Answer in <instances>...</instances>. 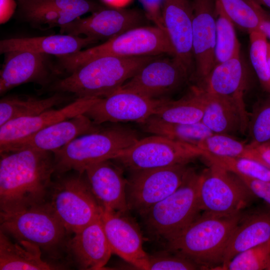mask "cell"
Wrapping results in <instances>:
<instances>
[{
	"mask_svg": "<svg viewBox=\"0 0 270 270\" xmlns=\"http://www.w3.org/2000/svg\"><path fill=\"white\" fill-rule=\"evenodd\" d=\"M54 172L52 152L24 148L1 152L0 212H15L46 202Z\"/></svg>",
	"mask_w": 270,
	"mask_h": 270,
	"instance_id": "obj_1",
	"label": "cell"
},
{
	"mask_svg": "<svg viewBox=\"0 0 270 270\" xmlns=\"http://www.w3.org/2000/svg\"><path fill=\"white\" fill-rule=\"evenodd\" d=\"M242 217L241 212L228 216L203 213L167 242L168 248L202 269L217 270L223 263L230 238Z\"/></svg>",
	"mask_w": 270,
	"mask_h": 270,
	"instance_id": "obj_2",
	"label": "cell"
},
{
	"mask_svg": "<svg viewBox=\"0 0 270 270\" xmlns=\"http://www.w3.org/2000/svg\"><path fill=\"white\" fill-rule=\"evenodd\" d=\"M157 56H104L76 68L52 86L54 90L78 98H104L118 90L144 64Z\"/></svg>",
	"mask_w": 270,
	"mask_h": 270,
	"instance_id": "obj_3",
	"label": "cell"
},
{
	"mask_svg": "<svg viewBox=\"0 0 270 270\" xmlns=\"http://www.w3.org/2000/svg\"><path fill=\"white\" fill-rule=\"evenodd\" d=\"M102 127L53 152L54 174L84 172L93 164L114 159L139 140L136 131L130 128L118 124Z\"/></svg>",
	"mask_w": 270,
	"mask_h": 270,
	"instance_id": "obj_4",
	"label": "cell"
},
{
	"mask_svg": "<svg viewBox=\"0 0 270 270\" xmlns=\"http://www.w3.org/2000/svg\"><path fill=\"white\" fill-rule=\"evenodd\" d=\"M166 54L174 56V49L165 30L154 25L132 28L98 46L58 58L60 68L70 74L82 64L102 56L132 57Z\"/></svg>",
	"mask_w": 270,
	"mask_h": 270,
	"instance_id": "obj_5",
	"label": "cell"
},
{
	"mask_svg": "<svg viewBox=\"0 0 270 270\" xmlns=\"http://www.w3.org/2000/svg\"><path fill=\"white\" fill-rule=\"evenodd\" d=\"M0 220L1 230L38 246L52 258L59 257L60 250H67L68 232L47 201L20 210L0 212Z\"/></svg>",
	"mask_w": 270,
	"mask_h": 270,
	"instance_id": "obj_6",
	"label": "cell"
},
{
	"mask_svg": "<svg viewBox=\"0 0 270 270\" xmlns=\"http://www.w3.org/2000/svg\"><path fill=\"white\" fill-rule=\"evenodd\" d=\"M56 174L48 202L68 232L74 234L101 218L103 208L92 192L84 172Z\"/></svg>",
	"mask_w": 270,
	"mask_h": 270,
	"instance_id": "obj_7",
	"label": "cell"
},
{
	"mask_svg": "<svg viewBox=\"0 0 270 270\" xmlns=\"http://www.w3.org/2000/svg\"><path fill=\"white\" fill-rule=\"evenodd\" d=\"M199 177L192 169L176 190L141 214L150 233L168 242L198 216Z\"/></svg>",
	"mask_w": 270,
	"mask_h": 270,
	"instance_id": "obj_8",
	"label": "cell"
},
{
	"mask_svg": "<svg viewBox=\"0 0 270 270\" xmlns=\"http://www.w3.org/2000/svg\"><path fill=\"white\" fill-rule=\"evenodd\" d=\"M198 195L200 211L220 216L240 213L254 196L237 175L210 164L200 174Z\"/></svg>",
	"mask_w": 270,
	"mask_h": 270,
	"instance_id": "obj_9",
	"label": "cell"
},
{
	"mask_svg": "<svg viewBox=\"0 0 270 270\" xmlns=\"http://www.w3.org/2000/svg\"><path fill=\"white\" fill-rule=\"evenodd\" d=\"M153 135L139 139L112 160L130 172L187 164L204 154L196 146Z\"/></svg>",
	"mask_w": 270,
	"mask_h": 270,
	"instance_id": "obj_10",
	"label": "cell"
},
{
	"mask_svg": "<svg viewBox=\"0 0 270 270\" xmlns=\"http://www.w3.org/2000/svg\"><path fill=\"white\" fill-rule=\"evenodd\" d=\"M191 170L180 164L130 172L126 188L129 209L142 214L176 190Z\"/></svg>",
	"mask_w": 270,
	"mask_h": 270,
	"instance_id": "obj_11",
	"label": "cell"
},
{
	"mask_svg": "<svg viewBox=\"0 0 270 270\" xmlns=\"http://www.w3.org/2000/svg\"><path fill=\"white\" fill-rule=\"evenodd\" d=\"M192 73L176 56H159L142 66L119 89L150 98L163 99L182 86Z\"/></svg>",
	"mask_w": 270,
	"mask_h": 270,
	"instance_id": "obj_12",
	"label": "cell"
},
{
	"mask_svg": "<svg viewBox=\"0 0 270 270\" xmlns=\"http://www.w3.org/2000/svg\"><path fill=\"white\" fill-rule=\"evenodd\" d=\"M150 20L144 10L112 6L101 8L85 18H78L60 28V33L107 40Z\"/></svg>",
	"mask_w": 270,
	"mask_h": 270,
	"instance_id": "obj_13",
	"label": "cell"
},
{
	"mask_svg": "<svg viewBox=\"0 0 270 270\" xmlns=\"http://www.w3.org/2000/svg\"><path fill=\"white\" fill-rule=\"evenodd\" d=\"M164 99L150 98L119 89L99 98L84 114L98 125L107 122H128L142 124L156 112Z\"/></svg>",
	"mask_w": 270,
	"mask_h": 270,
	"instance_id": "obj_14",
	"label": "cell"
},
{
	"mask_svg": "<svg viewBox=\"0 0 270 270\" xmlns=\"http://www.w3.org/2000/svg\"><path fill=\"white\" fill-rule=\"evenodd\" d=\"M192 2L195 74L202 82L216 64V0H192Z\"/></svg>",
	"mask_w": 270,
	"mask_h": 270,
	"instance_id": "obj_15",
	"label": "cell"
},
{
	"mask_svg": "<svg viewBox=\"0 0 270 270\" xmlns=\"http://www.w3.org/2000/svg\"><path fill=\"white\" fill-rule=\"evenodd\" d=\"M0 72V94L28 82L45 85L50 82L53 74L60 70L53 68L49 55L25 50L6 52Z\"/></svg>",
	"mask_w": 270,
	"mask_h": 270,
	"instance_id": "obj_16",
	"label": "cell"
},
{
	"mask_svg": "<svg viewBox=\"0 0 270 270\" xmlns=\"http://www.w3.org/2000/svg\"><path fill=\"white\" fill-rule=\"evenodd\" d=\"M101 220L112 253L137 269L148 270L149 256L138 226L124 214L112 210H104Z\"/></svg>",
	"mask_w": 270,
	"mask_h": 270,
	"instance_id": "obj_17",
	"label": "cell"
},
{
	"mask_svg": "<svg viewBox=\"0 0 270 270\" xmlns=\"http://www.w3.org/2000/svg\"><path fill=\"white\" fill-rule=\"evenodd\" d=\"M101 126L84 114L58 122L20 140L0 148V153L24 148L53 152L75 138L93 132Z\"/></svg>",
	"mask_w": 270,
	"mask_h": 270,
	"instance_id": "obj_18",
	"label": "cell"
},
{
	"mask_svg": "<svg viewBox=\"0 0 270 270\" xmlns=\"http://www.w3.org/2000/svg\"><path fill=\"white\" fill-rule=\"evenodd\" d=\"M100 98H77L58 110L10 120L0 126V148L20 140L58 122L84 114Z\"/></svg>",
	"mask_w": 270,
	"mask_h": 270,
	"instance_id": "obj_19",
	"label": "cell"
},
{
	"mask_svg": "<svg viewBox=\"0 0 270 270\" xmlns=\"http://www.w3.org/2000/svg\"><path fill=\"white\" fill-rule=\"evenodd\" d=\"M163 27L174 50V56L193 71V10L192 0H164Z\"/></svg>",
	"mask_w": 270,
	"mask_h": 270,
	"instance_id": "obj_20",
	"label": "cell"
},
{
	"mask_svg": "<svg viewBox=\"0 0 270 270\" xmlns=\"http://www.w3.org/2000/svg\"><path fill=\"white\" fill-rule=\"evenodd\" d=\"M84 172L92 192L104 210L124 214L128 211L127 180L120 168L106 160L88 166Z\"/></svg>",
	"mask_w": 270,
	"mask_h": 270,
	"instance_id": "obj_21",
	"label": "cell"
},
{
	"mask_svg": "<svg viewBox=\"0 0 270 270\" xmlns=\"http://www.w3.org/2000/svg\"><path fill=\"white\" fill-rule=\"evenodd\" d=\"M66 251L82 269H102L112 252L101 218L75 233L68 242Z\"/></svg>",
	"mask_w": 270,
	"mask_h": 270,
	"instance_id": "obj_22",
	"label": "cell"
},
{
	"mask_svg": "<svg viewBox=\"0 0 270 270\" xmlns=\"http://www.w3.org/2000/svg\"><path fill=\"white\" fill-rule=\"evenodd\" d=\"M246 68L240 54L216 64L198 86L208 94L230 98L246 109Z\"/></svg>",
	"mask_w": 270,
	"mask_h": 270,
	"instance_id": "obj_23",
	"label": "cell"
},
{
	"mask_svg": "<svg viewBox=\"0 0 270 270\" xmlns=\"http://www.w3.org/2000/svg\"><path fill=\"white\" fill-rule=\"evenodd\" d=\"M197 86L204 103L201 122L212 132L228 134L244 133L247 130L248 115L246 110L230 98L208 94Z\"/></svg>",
	"mask_w": 270,
	"mask_h": 270,
	"instance_id": "obj_24",
	"label": "cell"
},
{
	"mask_svg": "<svg viewBox=\"0 0 270 270\" xmlns=\"http://www.w3.org/2000/svg\"><path fill=\"white\" fill-rule=\"evenodd\" d=\"M98 42L88 37L66 34L46 36L14 38L0 41V53L13 50H25L32 52L60 56L72 54L84 48Z\"/></svg>",
	"mask_w": 270,
	"mask_h": 270,
	"instance_id": "obj_25",
	"label": "cell"
},
{
	"mask_svg": "<svg viewBox=\"0 0 270 270\" xmlns=\"http://www.w3.org/2000/svg\"><path fill=\"white\" fill-rule=\"evenodd\" d=\"M270 240V208L255 212L246 218L242 216L230 238L223 263L217 270H222L238 253Z\"/></svg>",
	"mask_w": 270,
	"mask_h": 270,
	"instance_id": "obj_26",
	"label": "cell"
},
{
	"mask_svg": "<svg viewBox=\"0 0 270 270\" xmlns=\"http://www.w3.org/2000/svg\"><path fill=\"white\" fill-rule=\"evenodd\" d=\"M40 248L30 242L16 240L0 230V270H47L57 267L42 258Z\"/></svg>",
	"mask_w": 270,
	"mask_h": 270,
	"instance_id": "obj_27",
	"label": "cell"
},
{
	"mask_svg": "<svg viewBox=\"0 0 270 270\" xmlns=\"http://www.w3.org/2000/svg\"><path fill=\"white\" fill-rule=\"evenodd\" d=\"M204 103L197 86L192 88L187 96L178 100L164 99L150 118L166 123L194 124L202 121Z\"/></svg>",
	"mask_w": 270,
	"mask_h": 270,
	"instance_id": "obj_28",
	"label": "cell"
},
{
	"mask_svg": "<svg viewBox=\"0 0 270 270\" xmlns=\"http://www.w3.org/2000/svg\"><path fill=\"white\" fill-rule=\"evenodd\" d=\"M57 92L45 98L28 96H10L0 100V126L12 120L38 114L64 102L67 98Z\"/></svg>",
	"mask_w": 270,
	"mask_h": 270,
	"instance_id": "obj_29",
	"label": "cell"
},
{
	"mask_svg": "<svg viewBox=\"0 0 270 270\" xmlns=\"http://www.w3.org/2000/svg\"><path fill=\"white\" fill-rule=\"evenodd\" d=\"M141 125L147 132L196 146L201 140L214 133L202 122L171 124L149 118Z\"/></svg>",
	"mask_w": 270,
	"mask_h": 270,
	"instance_id": "obj_30",
	"label": "cell"
},
{
	"mask_svg": "<svg viewBox=\"0 0 270 270\" xmlns=\"http://www.w3.org/2000/svg\"><path fill=\"white\" fill-rule=\"evenodd\" d=\"M219 1L234 26L248 33L260 30L262 22L270 18L262 6L252 0Z\"/></svg>",
	"mask_w": 270,
	"mask_h": 270,
	"instance_id": "obj_31",
	"label": "cell"
},
{
	"mask_svg": "<svg viewBox=\"0 0 270 270\" xmlns=\"http://www.w3.org/2000/svg\"><path fill=\"white\" fill-rule=\"evenodd\" d=\"M234 26L219 0H216V64L240 54V44Z\"/></svg>",
	"mask_w": 270,
	"mask_h": 270,
	"instance_id": "obj_32",
	"label": "cell"
},
{
	"mask_svg": "<svg viewBox=\"0 0 270 270\" xmlns=\"http://www.w3.org/2000/svg\"><path fill=\"white\" fill-rule=\"evenodd\" d=\"M202 157L213 164L238 176L270 181V168L254 160L240 157L222 156L204 152Z\"/></svg>",
	"mask_w": 270,
	"mask_h": 270,
	"instance_id": "obj_33",
	"label": "cell"
},
{
	"mask_svg": "<svg viewBox=\"0 0 270 270\" xmlns=\"http://www.w3.org/2000/svg\"><path fill=\"white\" fill-rule=\"evenodd\" d=\"M202 151L212 154L250 158V144H245L228 134L213 133L197 144Z\"/></svg>",
	"mask_w": 270,
	"mask_h": 270,
	"instance_id": "obj_34",
	"label": "cell"
},
{
	"mask_svg": "<svg viewBox=\"0 0 270 270\" xmlns=\"http://www.w3.org/2000/svg\"><path fill=\"white\" fill-rule=\"evenodd\" d=\"M270 261V240L235 256L222 270H266Z\"/></svg>",
	"mask_w": 270,
	"mask_h": 270,
	"instance_id": "obj_35",
	"label": "cell"
},
{
	"mask_svg": "<svg viewBox=\"0 0 270 270\" xmlns=\"http://www.w3.org/2000/svg\"><path fill=\"white\" fill-rule=\"evenodd\" d=\"M248 34L250 56L252 66L261 85L270 93V72L267 60V38L260 30Z\"/></svg>",
	"mask_w": 270,
	"mask_h": 270,
	"instance_id": "obj_36",
	"label": "cell"
},
{
	"mask_svg": "<svg viewBox=\"0 0 270 270\" xmlns=\"http://www.w3.org/2000/svg\"><path fill=\"white\" fill-rule=\"evenodd\" d=\"M26 20L35 25H46L48 28L61 27L78 17L74 14L56 8L32 5L20 7Z\"/></svg>",
	"mask_w": 270,
	"mask_h": 270,
	"instance_id": "obj_37",
	"label": "cell"
},
{
	"mask_svg": "<svg viewBox=\"0 0 270 270\" xmlns=\"http://www.w3.org/2000/svg\"><path fill=\"white\" fill-rule=\"evenodd\" d=\"M247 130L250 144L258 145L270 142V94L256 106L248 118Z\"/></svg>",
	"mask_w": 270,
	"mask_h": 270,
	"instance_id": "obj_38",
	"label": "cell"
},
{
	"mask_svg": "<svg viewBox=\"0 0 270 270\" xmlns=\"http://www.w3.org/2000/svg\"><path fill=\"white\" fill-rule=\"evenodd\" d=\"M202 269L194 262L180 254H160L149 256L148 270H192Z\"/></svg>",
	"mask_w": 270,
	"mask_h": 270,
	"instance_id": "obj_39",
	"label": "cell"
},
{
	"mask_svg": "<svg viewBox=\"0 0 270 270\" xmlns=\"http://www.w3.org/2000/svg\"><path fill=\"white\" fill-rule=\"evenodd\" d=\"M26 5L52 8L74 14L78 17L101 8L88 0H34L20 7Z\"/></svg>",
	"mask_w": 270,
	"mask_h": 270,
	"instance_id": "obj_40",
	"label": "cell"
},
{
	"mask_svg": "<svg viewBox=\"0 0 270 270\" xmlns=\"http://www.w3.org/2000/svg\"><path fill=\"white\" fill-rule=\"evenodd\" d=\"M237 176L254 196L263 200L270 206V181L261 180L242 176Z\"/></svg>",
	"mask_w": 270,
	"mask_h": 270,
	"instance_id": "obj_41",
	"label": "cell"
},
{
	"mask_svg": "<svg viewBox=\"0 0 270 270\" xmlns=\"http://www.w3.org/2000/svg\"><path fill=\"white\" fill-rule=\"evenodd\" d=\"M139 0L150 20L152 22L154 25L164 29L161 18V10L164 0Z\"/></svg>",
	"mask_w": 270,
	"mask_h": 270,
	"instance_id": "obj_42",
	"label": "cell"
},
{
	"mask_svg": "<svg viewBox=\"0 0 270 270\" xmlns=\"http://www.w3.org/2000/svg\"><path fill=\"white\" fill-rule=\"evenodd\" d=\"M250 146V159L255 160L270 168V142Z\"/></svg>",
	"mask_w": 270,
	"mask_h": 270,
	"instance_id": "obj_43",
	"label": "cell"
},
{
	"mask_svg": "<svg viewBox=\"0 0 270 270\" xmlns=\"http://www.w3.org/2000/svg\"><path fill=\"white\" fill-rule=\"evenodd\" d=\"M16 8L14 0H0V24L7 22L12 17Z\"/></svg>",
	"mask_w": 270,
	"mask_h": 270,
	"instance_id": "obj_44",
	"label": "cell"
},
{
	"mask_svg": "<svg viewBox=\"0 0 270 270\" xmlns=\"http://www.w3.org/2000/svg\"><path fill=\"white\" fill-rule=\"evenodd\" d=\"M260 30L264 34L266 38L270 39V18L262 22Z\"/></svg>",
	"mask_w": 270,
	"mask_h": 270,
	"instance_id": "obj_45",
	"label": "cell"
},
{
	"mask_svg": "<svg viewBox=\"0 0 270 270\" xmlns=\"http://www.w3.org/2000/svg\"><path fill=\"white\" fill-rule=\"evenodd\" d=\"M106 4L114 7H120L119 6L122 4V2L126 0H102Z\"/></svg>",
	"mask_w": 270,
	"mask_h": 270,
	"instance_id": "obj_46",
	"label": "cell"
},
{
	"mask_svg": "<svg viewBox=\"0 0 270 270\" xmlns=\"http://www.w3.org/2000/svg\"><path fill=\"white\" fill-rule=\"evenodd\" d=\"M259 5L266 6L270 8V0H252Z\"/></svg>",
	"mask_w": 270,
	"mask_h": 270,
	"instance_id": "obj_47",
	"label": "cell"
},
{
	"mask_svg": "<svg viewBox=\"0 0 270 270\" xmlns=\"http://www.w3.org/2000/svg\"><path fill=\"white\" fill-rule=\"evenodd\" d=\"M267 60L269 71L270 72V42H268L267 45Z\"/></svg>",
	"mask_w": 270,
	"mask_h": 270,
	"instance_id": "obj_48",
	"label": "cell"
},
{
	"mask_svg": "<svg viewBox=\"0 0 270 270\" xmlns=\"http://www.w3.org/2000/svg\"><path fill=\"white\" fill-rule=\"evenodd\" d=\"M18 0L20 4V6H21L28 2H30L34 0Z\"/></svg>",
	"mask_w": 270,
	"mask_h": 270,
	"instance_id": "obj_49",
	"label": "cell"
},
{
	"mask_svg": "<svg viewBox=\"0 0 270 270\" xmlns=\"http://www.w3.org/2000/svg\"><path fill=\"white\" fill-rule=\"evenodd\" d=\"M266 270H270V261Z\"/></svg>",
	"mask_w": 270,
	"mask_h": 270,
	"instance_id": "obj_50",
	"label": "cell"
}]
</instances>
